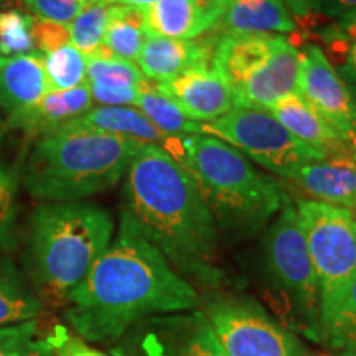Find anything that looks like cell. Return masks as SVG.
Returning <instances> with one entry per match:
<instances>
[{
	"label": "cell",
	"instance_id": "cell-1",
	"mask_svg": "<svg viewBox=\"0 0 356 356\" xmlns=\"http://www.w3.org/2000/svg\"><path fill=\"white\" fill-rule=\"evenodd\" d=\"M200 305L202 297L193 284L121 221L109 248L70 292L65 318L84 341L113 346L142 320Z\"/></svg>",
	"mask_w": 356,
	"mask_h": 356
},
{
	"label": "cell",
	"instance_id": "cell-2",
	"mask_svg": "<svg viewBox=\"0 0 356 356\" xmlns=\"http://www.w3.org/2000/svg\"><path fill=\"white\" fill-rule=\"evenodd\" d=\"M121 221L167 257L191 284L226 282L221 236L190 172L155 145H142L124 177Z\"/></svg>",
	"mask_w": 356,
	"mask_h": 356
},
{
	"label": "cell",
	"instance_id": "cell-3",
	"mask_svg": "<svg viewBox=\"0 0 356 356\" xmlns=\"http://www.w3.org/2000/svg\"><path fill=\"white\" fill-rule=\"evenodd\" d=\"M114 238V220L91 202H47L35 208L25 243V275L44 307H65Z\"/></svg>",
	"mask_w": 356,
	"mask_h": 356
},
{
	"label": "cell",
	"instance_id": "cell-4",
	"mask_svg": "<svg viewBox=\"0 0 356 356\" xmlns=\"http://www.w3.org/2000/svg\"><path fill=\"white\" fill-rule=\"evenodd\" d=\"M142 145L68 122L35 142L24 185L33 198L43 202H83L114 188Z\"/></svg>",
	"mask_w": 356,
	"mask_h": 356
},
{
	"label": "cell",
	"instance_id": "cell-5",
	"mask_svg": "<svg viewBox=\"0 0 356 356\" xmlns=\"http://www.w3.org/2000/svg\"><path fill=\"white\" fill-rule=\"evenodd\" d=\"M185 168L197 181L220 236L244 241L267 228L289 197L246 155L216 137L186 136Z\"/></svg>",
	"mask_w": 356,
	"mask_h": 356
},
{
	"label": "cell",
	"instance_id": "cell-6",
	"mask_svg": "<svg viewBox=\"0 0 356 356\" xmlns=\"http://www.w3.org/2000/svg\"><path fill=\"white\" fill-rule=\"evenodd\" d=\"M259 249L262 277L277 318L300 338L323 345L318 280L291 200L267 225Z\"/></svg>",
	"mask_w": 356,
	"mask_h": 356
},
{
	"label": "cell",
	"instance_id": "cell-7",
	"mask_svg": "<svg viewBox=\"0 0 356 356\" xmlns=\"http://www.w3.org/2000/svg\"><path fill=\"white\" fill-rule=\"evenodd\" d=\"M211 68L241 108L269 109L299 95L300 48L286 35H225L218 38Z\"/></svg>",
	"mask_w": 356,
	"mask_h": 356
},
{
	"label": "cell",
	"instance_id": "cell-8",
	"mask_svg": "<svg viewBox=\"0 0 356 356\" xmlns=\"http://www.w3.org/2000/svg\"><path fill=\"white\" fill-rule=\"evenodd\" d=\"M296 210L318 280L325 337V327L356 275V215L314 200H299Z\"/></svg>",
	"mask_w": 356,
	"mask_h": 356
},
{
	"label": "cell",
	"instance_id": "cell-9",
	"mask_svg": "<svg viewBox=\"0 0 356 356\" xmlns=\"http://www.w3.org/2000/svg\"><path fill=\"white\" fill-rule=\"evenodd\" d=\"M200 310L228 356H315L304 338L249 296L211 292Z\"/></svg>",
	"mask_w": 356,
	"mask_h": 356
},
{
	"label": "cell",
	"instance_id": "cell-10",
	"mask_svg": "<svg viewBox=\"0 0 356 356\" xmlns=\"http://www.w3.org/2000/svg\"><path fill=\"white\" fill-rule=\"evenodd\" d=\"M202 126L204 134L226 142L261 167L287 180H292L307 163L325 159L293 137L267 109L239 106Z\"/></svg>",
	"mask_w": 356,
	"mask_h": 356
},
{
	"label": "cell",
	"instance_id": "cell-11",
	"mask_svg": "<svg viewBox=\"0 0 356 356\" xmlns=\"http://www.w3.org/2000/svg\"><path fill=\"white\" fill-rule=\"evenodd\" d=\"M111 355L228 356L200 309L142 320L111 346Z\"/></svg>",
	"mask_w": 356,
	"mask_h": 356
},
{
	"label": "cell",
	"instance_id": "cell-12",
	"mask_svg": "<svg viewBox=\"0 0 356 356\" xmlns=\"http://www.w3.org/2000/svg\"><path fill=\"white\" fill-rule=\"evenodd\" d=\"M299 95L340 134L356 121L353 96L320 44L302 47Z\"/></svg>",
	"mask_w": 356,
	"mask_h": 356
},
{
	"label": "cell",
	"instance_id": "cell-13",
	"mask_svg": "<svg viewBox=\"0 0 356 356\" xmlns=\"http://www.w3.org/2000/svg\"><path fill=\"white\" fill-rule=\"evenodd\" d=\"M155 86L186 118L200 124H210L239 108L234 92L211 66L190 70Z\"/></svg>",
	"mask_w": 356,
	"mask_h": 356
},
{
	"label": "cell",
	"instance_id": "cell-14",
	"mask_svg": "<svg viewBox=\"0 0 356 356\" xmlns=\"http://www.w3.org/2000/svg\"><path fill=\"white\" fill-rule=\"evenodd\" d=\"M218 38L220 37L213 32L193 40L149 35L137 58V66L152 83L168 81L195 68H208L211 66Z\"/></svg>",
	"mask_w": 356,
	"mask_h": 356
},
{
	"label": "cell",
	"instance_id": "cell-15",
	"mask_svg": "<svg viewBox=\"0 0 356 356\" xmlns=\"http://www.w3.org/2000/svg\"><path fill=\"white\" fill-rule=\"evenodd\" d=\"M70 124L114 134L137 144L155 145L185 167V137L168 136L155 127L140 109L134 106H92L86 114Z\"/></svg>",
	"mask_w": 356,
	"mask_h": 356
},
{
	"label": "cell",
	"instance_id": "cell-16",
	"mask_svg": "<svg viewBox=\"0 0 356 356\" xmlns=\"http://www.w3.org/2000/svg\"><path fill=\"white\" fill-rule=\"evenodd\" d=\"M226 0H157L142 8L147 35L193 40L211 32L221 19Z\"/></svg>",
	"mask_w": 356,
	"mask_h": 356
},
{
	"label": "cell",
	"instance_id": "cell-17",
	"mask_svg": "<svg viewBox=\"0 0 356 356\" xmlns=\"http://www.w3.org/2000/svg\"><path fill=\"white\" fill-rule=\"evenodd\" d=\"M291 181L309 195L307 200L356 210V162L350 154L307 163Z\"/></svg>",
	"mask_w": 356,
	"mask_h": 356
},
{
	"label": "cell",
	"instance_id": "cell-18",
	"mask_svg": "<svg viewBox=\"0 0 356 356\" xmlns=\"http://www.w3.org/2000/svg\"><path fill=\"white\" fill-rule=\"evenodd\" d=\"M88 81L68 91H50L37 104L8 115V127L30 137H42L81 118L92 108Z\"/></svg>",
	"mask_w": 356,
	"mask_h": 356
},
{
	"label": "cell",
	"instance_id": "cell-19",
	"mask_svg": "<svg viewBox=\"0 0 356 356\" xmlns=\"http://www.w3.org/2000/svg\"><path fill=\"white\" fill-rule=\"evenodd\" d=\"M225 35H287L297 32V20L284 0H226L225 10L211 30Z\"/></svg>",
	"mask_w": 356,
	"mask_h": 356
},
{
	"label": "cell",
	"instance_id": "cell-20",
	"mask_svg": "<svg viewBox=\"0 0 356 356\" xmlns=\"http://www.w3.org/2000/svg\"><path fill=\"white\" fill-rule=\"evenodd\" d=\"M267 111L302 144L323 155L325 159L335 154H348L341 134L300 95L282 97Z\"/></svg>",
	"mask_w": 356,
	"mask_h": 356
},
{
	"label": "cell",
	"instance_id": "cell-21",
	"mask_svg": "<svg viewBox=\"0 0 356 356\" xmlns=\"http://www.w3.org/2000/svg\"><path fill=\"white\" fill-rule=\"evenodd\" d=\"M50 92L44 55L40 51L6 58L0 66V106L8 115L37 104Z\"/></svg>",
	"mask_w": 356,
	"mask_h": 356
},
{
	"label": "cell",
	"instance_id": "cell-22",
	"mask_svg": "<svg viewBox=\"0 0 356 356\" xmlns=\"http://www.w3.org/2000/svg\"><path fill=\"white\" fill-rule=\"evenodd\" d=\"M44 312L29 277L10 257L0 256V327L37 320Z\"/></svg>",
	"mask_w": 356,
	"mask_h": 356
},
{
	"label": "cell",
	"instance_id": "cell-23",
	"mask_svg": "<svg viewBox=\"0 0 356 356\" xmlns=\"http://www.w3.org/2000/svg\"><path fill=\"white\" fill-rule=\"evenodd\" d=\"M149 37L145 30L142 8L127 6H113L108 29H106L102 47L114 56L127 61H137Z\"/></svg>",
	"mask_w": 356,
	"mask_h": 356
},
{
	"label": "cell",
	"instance_id": "cell-24",
	"mask_svg": "<svg viewBox=\"0 0 356 356\" xmlns=\"http://www.w3.org/2000/svg\"><path fill=\"white\" fill-rule=\"evenodd\" d=\"M136 108L140 109L155 127H159L160 131L168 134V136L186 137L204 134L202 124L186 118L165 95L159 91L155 83L149 81L147 78L140 84L139 99H137Z\"/></svg>",
	"mask_w": 356,
	"mask_h": 356
},
{
	"label": "cell",
	"instance_id": "cell-25",
	"mask_svg": "<svg viewBox=\"0 0 356 356\" xmlns=\"http://www.w3.org/2000/svg\"><path fill=\"white\" fill-rule=\"evenodd\" d=\"M86 81L91 91H119L140 88L145 76L136 63L114 56L101 47L86 56Z\"/></svg>",
	"mask_w": 356,
	"mask_h": 356
},
{
	"label": "cell",
	"instance_id": "cell-26",
	"mask_svg": "<svg viewBox=\"0 0 356 356\" xmlns=\"http://www.w3.org/2000/svg\"><path fill=\"white\" fill-rule=\"evenodd\" d=\"M0 356H55L51 330L38 320L0 327Z\"/></svg>",
	"mask_w": 356,
	"mask_h": 356
},
{
	"label": "cell",
	"instance_id": "cell-27",
	"mask_svg": "<svg viewBox=\"0 0 356 356\" xmlns=\"http://www.w3.org/2000/svg\"><path fill=\"white\" fill-rule=\"evenodd\" d=\"M113 3L106 0H89L83 10L68 25L71 44L84 56L92 55L102 47L106 29H108Z\"/></svg>",
	"mask_w": 356,
	"mask_h": 356
},
{
	"label": "cell",
	"instance_id": "cell-28",
	"mask_svg": "<svg viewBox=\"0 0 356 356\" xmlns=\"http://www.w3.org/2000/svg\"><path fill=\"white\" fill-rule=\"evenodd\" d=\"M44 71L50 91H68L86 81V56L70 43L44 55Z\"/></svg>",
	"mask_w": 356,
	"mask_h": 356
},
{
	"label": "cell",
	"instance_id": "cell-29",
	"mask_svg": "<svg viewBox=\"0 0 356 356\" xmlns=\"http://www.w3.org/2000/svg\"><path fill=\"white\" fill-rule=\"evenodd\" d=\"M323 345L330 351L356 350V275L337 314L325 327Z\"/></svg>",
	"mask_w": 356,
	"mask_h": 356
},
{
	"label": "cell",
	"instance_id": "cell-30",
	"mask_svg": "<svg viewBox=\"0 0 356 356\" xmlns=\"http://www.w3.org/2000/svg\"><path fill=\"white\" fill-rule=\"evenodd\" d=\"M32 24L33 17L19 8L0 10V55L12 58L32 53L35 50Z\"/></svg>",
	"mask_w": 356,
	"mask_h": 356
},
{
	"label": "cell",
	"instance_id": "cell-31",
	"mask_svg": "<svg viewBox=\"0 0 356 356\" xmlns=\"http://www.w3.org/2000/svg\"><path fill=\"white\" fill-rule=\"evenodd\" d=\"M318 37L327 47V50L332 51L333 61L338 63L350 48V44L356 42V8L320 29Z\"/></svg>",
	"mask_w": 356,
	"mask_h": 356
},
{
	"label": "cell",
	"instance_id": "cell-32",
	"mask_svg": "<svg viewBox=\"0 0 356 356\" xmlns=\"http://www.w3.org/2000/svg\"><path fill=\"white\" fill-rule=\"evenodd\" d=\"M35 19L70 25L89 0H19Z\"/></svg>",
	"mask_w": 356,
	"mask_h": 356
},
{
	"label": "cell",
	"instance_id": "cell-33",
	"mask_svg": "<svg viewBox=\"0 0 356 356\" xmlns=\"http://www.w3.org/2000/svg\"><path fill=\"white\" fill-rule=\"evenodd\" d=\"M32 37L35 48H37L42 55H48V53L55 51L58 48L66 47V44L71 43L68 25H61L50 20L35 19V17L32 24Z\"/></svg>",
	"mask_w": 356,
	"mask_h": 356
},
{
	"label": "cell",
	"instance_id": "cell-34",
	"mask_svg": "<svg viewBox=\"0 0 356 356\" xmlns=\"http://www.w3.org/2000/svg\"><path fill=\"white\" fill-rule=\"evenodd\" d=\"M51 338L53 346H55V356H111L92 348L83 338L74 337L61 325L51 328Z\"/></svg>",
	"mask_w": 356,
	"mask_h": 356
},
{
	"label": "cell",
	"instance_id": "cell-35",
	"mask_svg": "<svg viewBox=\"0 0 356 356\" xmlns=\"http://www.w3.org/2000/svg\"><path fill=\"white\" fill-rule=\"evenodd\" d=\"M13 185L0 162V243L6 241L12 218Z\"/></svg>",
	"mask_w": 356,
	"mask_h": 356
},
{
	"label": "cell",
	"instance_id": "cell-36",
	"mask_svg": "<svg viewBox=\"0 0 356 356\" xmlns=\"http://www.w3.org/2000/svg\"><path fill=\"white\" fill-rule=\"evenodd\" d=\"M356 0H317L314 6V12H312V19L328 20L333 22L340 17L346 15V13L355 10Z\"/></svg>",
	"mask_w": 356,
	"mask_h": 356
},
{
	"label": "cell",
	"instance_id": "cell-37",
	"mask_svg": "<svg viewBox=\"0 0 356 356\" xmlns=\"http://www.w3.org/2000/svg\"><path fill=\"white\" fill-rule=\"evenodd\" d=\"M335 68L356 102V42L350 44V48L341 56Z\"/></svg>",
	"mask_w": 356,
	"mask_h": 356
},
{
	"label": "cell",
	"instance_id": "cell-38",
	"mask_svg": "<svg viewBox=\"0 0 356 356\" xmlns=\"http://www.w3.org/2000/svg\"><path fill=\"white\" fill-rule=\"evenodd\" d=\"M317 0H284L289 10L293 15V19L299 20H310L314 6Z\"/></svg>",
	"mask_w": 356,
	"mask_h": 356
},
{
	"label": "cell",
	"instance_id": "cell-39",
	"mask_svg": "<svg viewBox=\"0 0 356 356\" xmlns=\"http://www.w3.org/2000/svg\"><path fill=\"white\" fill-rule=\"evenodd\" d=\"M341 139L346 147V152L350 154V157L356 162V121L341 134Z\"/></svg>",
	"mask_w": 356,
	"mask_h": 356
},
{
	"label": "cell",
	"instance_id": "cell-40",
	"mask_svg": "<svg viewBox=\"0 0 356 356\" xmlns=\"http://www.w3.org/2000/svg\"><path fill=\"white\" fill-rule=\"evenodd\" d=\"M106 2L113 3V6H127V7H136V8H145L152 6L157 0H106Z\"/></svg>",
	"mask_w": 356,
	"mask_h": 356
},
{
	"label": "cell",
	"instance_id": "cell-41",
	"mask_svg": "<svg viewBox=\"0 0 356 356\" xmlns=\"http://www.w3.org/2000/svg\"><path fill=\"white\" fill-rule=\"evenodd\" d=\"M327 356H356V350H337L330 351Z\"/></svg>",
	"mask_w": 356,
	"mask_h": 356
},
{
	"label": "cell",
	"instance_id": "cell-42",
	"mask_svg": "<svg viewBox=\"0 0 356 356\" xmlns=\"http://www.w3.org/2000/svg\"><path fill=\"white\" fill-rule=\"evenodd\" d=\"M12 2H13V0H0V8H2V7H8Z\"/></svg>",
	"mask_w": 356,
	"mask_h": 356
},
{
	"label": "cell",
	"instance_id": "cell-43",
	"mask_svg": "<svg viewBox=\"0 0 356 356\" xmlns=\"http://www.w3.org/2000/svg\"><path fill=\"white\" fill-rule=\"evenodd\" d=\"M3 60H6V58H2V56H0V66H2V63H3Z\"/></svg>",
	"mask_w": 356,
	"mask_h": 356
},
{
	"label": "cell",
	"instance_id": "cell-44",
	"mask_svg": "<svg viewBox=\"0 0 356 356\" xmlns=\"http://www.w3.org/2000/svg\"><path fill=\"white\" fill-rule=\"evenodd\" d=\"M353 213H355V215H356V210H353Z\"/></svg>",
	"mask_w": 356,
	"mask_h": 356
}]
</instances>
